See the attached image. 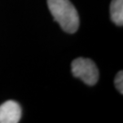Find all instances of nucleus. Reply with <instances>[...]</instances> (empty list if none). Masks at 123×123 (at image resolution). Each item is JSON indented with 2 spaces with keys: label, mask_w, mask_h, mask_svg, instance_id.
Returning <instances> with one entry per match:
<instances>
[{
  "label": "nucleus",
  "mask_w": 123,
  "mask_h": 123,
  "mask_svg": "<svg viewBox=\"0 0 123 123\" xmlns=\"http://www.w3.org/2000/svg\"><path fill=\"white\" fill-rule=\"evenodd\" d=\"M21 116L22 110L18 102L7 100L0 105V123H18Z\"/></svg>",
  "instance_id": "nucleus-3"
},
{
  "label": "nucleus",
  "mask_w": 123,
  "mask_h": 123,
  "mask_svg": "<svg viewBox=\"0 0 123 123\" xmlns=\"http://www.w3.org/2000/svg\"><path fill=\"white\" fill-rule=\"evenodd\" d=\"M71 71L75 78L80 79L88 86H94L98 80V69L89 58L78 57L71 63Z\"/></svg>",
  "instance_id": "nucleus-2"
},
{
  "label": "nucleus",
  "mask_w": 123,
  "mask_h": 123,
  "mask_svg": "<svg viewBox=\"0 0 123 123\" xmlns=\"http://www.w3.org/2000/svg\"><path fill=\"white\" fill-rule=\"evenodd\" d=\"M48 6L54 19L65 32L73 34L79 29V14L69 0H48Z\"/></svg>",
  "instance_id": "nucleus-1"
},
{
  "label": "nucleus",
  "mask_w": 123,
  "mask_h": 123,
  "mask_svg": "<svg viewBox=\"0 0 123 123\" xmlns=\"http://www.w3.org/2000/svg\"><path fill=\"white\" fill-rule=\"evenodd\" d=\"M110 18L117 26L123 25V0H112L110 3Z\"/></svg>",
  "instance_id": "nucleus-4"
},
{
  "label": "nucleus",
  "mask_w": 123,
  "mask_h": 123,
  "mask_svg": "<svg viewBox=\"0 0 123 123\" xmlns=\"http://www.w3.org/2000/svg\"><path fill=\"white\" fill-rule=\"evenodd\" d=\"M115 87L118 89L120 94H123V72L121 70L119 71L117 74V76L115 77L114 79Z\"/></svg>",
  "instance_id": "nucleus-5"
}]
</instances>
